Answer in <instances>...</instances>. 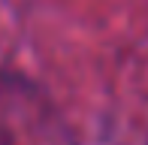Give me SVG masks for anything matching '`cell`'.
I'll return each instance as SVG.
<instances>
[{"label":"cell","mask_w":148,"mask_h":145,"mask_svg":"<svg viewBox=\"0 0 148 145\" xmlns=\"http://www.w3.org/2000/svg\"><path fill=\"white\" fill-rule=\"evenodd\" d=\"M0 145H9V139H6V136H3V133H0Z\"/></svg>","instance_id":"obj_1"}]
</instances>
